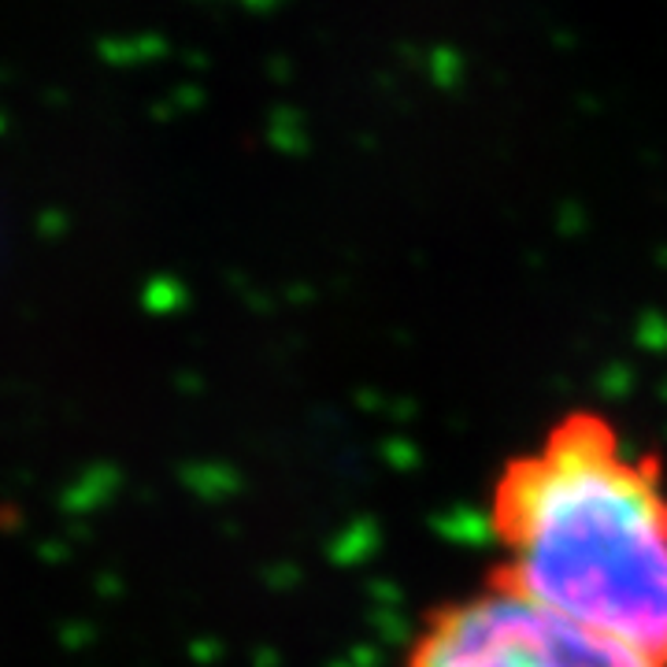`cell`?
<instances>
[{"instance_id":"obj_1","label":"cell","mask_w":667,"mask_h":667,"mask_svg":"<svg viewBox=\"0 0 667 667\" xmlns=\"http://www.w3.org/2000/svg\"><path fill=\"white\" fill-rule=\"evenodd\" d=\"M490 575L534 605L667 667V460L575 405L485 485Z\"/></svg>"},{"instance_id":"obj_2","label":"cell","mask_w":667,"mask_h":667,"mask_svg":"<svg viewBox=\"0 0 667 667\" xmlns=\"http://www.w3.org/2000/svg\"><path fill=\"white\" fill-rule=\"evenodd\" d=\"M400 667H660L493 578L423 612Z\"/></svg>"}]
</instances>
